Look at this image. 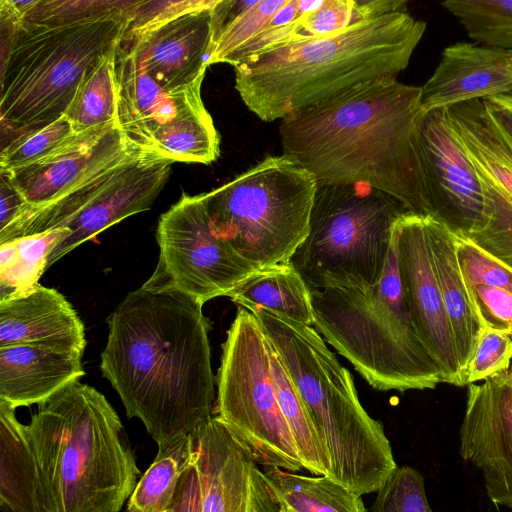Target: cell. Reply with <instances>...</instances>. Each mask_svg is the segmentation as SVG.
Masks as SVG:
<instances>
[{
	"label": "cell",
	"instance_id": "cell-34",
	"mask_svg": "<svg viewBox=\"0 0 512 512\" xmlns=\"http://www.w3.org/2000/svg\"><path fill=\"white\" fill-rule=\"evenodd\" d=\"M441 5L474 42L512 52V0H445Z\"/></svg>",
	"mask_w": 512,
	"mask_h": 512
},
{
	"label": "cell",
	"instance_id": "cell-2",
	"mask_svg": "<svg viewBox=\"0 0 512 512\" xmlns=\"http://www.w3.org/2000/svg\"><path fill=\"white\" fill-rule=\"evenodd\" d=\"M421 87L383 78L280 120L283 154L318 185L365 184L430 215L418 151Z\"/></svg>",
	"mask_w": 512,
	"mask_h": 512
},
{
	"label": "cell",
	"instance_id": "cell-21",
	"mask_svg": "<svg viewBox=\"0 0 512 512\" xmlns=\"http://www.w3.org/2000/svg\"><path fill=\"white\" fill-rule=\"evenodd\" d=\"M421 90L423 112L510 93L512 52L474 41L449 45Z\"/></svg>",
	"mask_w": 512,
	"mask_h": 512
},
{
	"label": "cell",
	"instance_id": "cell-38",
	"mask_svg": "<svg viewBox=\"0 0 512 512\" xmlns=\"http://www.w3.org/2000/svg\"><path fill=\"white\" fill-rule=\"evenodd\" d=\"M371 512H433L420 472L408 465L397 467L377 492Z\"/></svg>",
	"mask_w": 512,
	"mask_h": 512
},
{
	"label": "cell",
	"instance_id": "cell-16",
	"mask_svg": "<svg viewBox=\"0 0 512 512\" xmlns=\"http://www.w3.org/2000/svg\"><path fill=\"white\" fill-rule=\"evenodd\" d=\"M190 435L202 512H280L248 448L213 416Z\"/></svg>",
	"mask_w": 512,
	"mask_h": 512
},
{
	"label": "cell",
	"instance_id": "cell-31",
	"mask_svg": "<svg viewBox=\"0 0 512 512\" xmlns=\"http://www.w3.org/2000/svg\"><path fill=\"white\" fill-rule=\"evenodd\" d=\"M151 152L172 162L210 164L220 155V136L204 105L158 130Z\"/></svg>",
	"mask_w": 512,
	"mask_h": 512
},
{
	"label": "cell",
	"instance_id": "cell-28",
	"mask_svg": "<svg viewBox=\"0 0 512 512\" xmlns=\"http://www.w3.org/2000/svg\"><path fill=\"white\" fill-rule=\"evenodd\" d=\"M262 475L280 512H366L361 495L326 476L264 467Z\"/></svg>",
	"mask_w": 512,
	"mask_h": 512
},
{
	"label": "cell",
	"instance_id": "cell-36",
	"mask_svg": "<svg viewBox=\"0 0 512 512\" xmlns=\"http://www.w3.org/2000/svg\"><path fill=\"white\" fill-rule=\"evenodd\" d=\"M131 0H34L21 21L42 26H66L125 13Z\"/></svg>",
	"mask_w": 512,
	"mask_h": 512
},
{
	"label": "cell",
	"instance_id": "cell-40",
	"mask_svg": "<svg viewBox=\"0 0 512 512\" xmlns=\"http://www.w3.org/2000/svg\"><path fill=\"white\" fill-rule=\"evenodd\" d=\"M219 0L135 1L127 11L126 34L154 28L184 13L214 7Z\"/></svg>",
	"mask_w": 512,
	"mask_h": 512
},
{
	"label": "cell",
	"instance_id": "cell-39",
	"mask_svg": "<svg viewBox=\"0 0 512 512\" xmlns=\"http://www.w3.org/2000/svg\"><path fill=\"white\" fill-rule=\"evenodd\" d=\"M511 359L512 334L481 326L476 349L464 372V386L507 371Z\"/></svg>",
	"mask_w": 512,
	"mask_h": 512
},
{
	"label": "cell",
	"instance_id": "cell-14",
	"mask_svg": "<svg viewBox=\"0 0 512 512\" xmlns=\"http://www.w3.org/2000/svg\"><path fill=\"white\" fill-rule=\"evenodd\" d=\"M417 142L430 216L467 237L482 223L484 198L475 167L446 109L422 112Z\"/></svg>",
	"mask_w": 512,
	"mask_h": 512
},
{
	"label": "cell",
	"instance_id": "cell-8",
	"mask_svg": "<svg viewBox=\"0 0 512 512\" xmlns=\"http://www.w3.org/2000/svg\"><path fill=\"white\" fill-rule=\"evenodd\" d=\"M318 184L282 154L204 193L209 228L259 269L289 262L308 235Z\"/></svg>",
	"mask_w": 512,
	"mask_h": 512
},
{
	"label": "cell",
	"instance_id": "cell-11",
	"mask_svg": "<svg viewBox=\"0 0 512 512\" xmlns=\"http://www.w3.org/2000/svg\"><path fill=\"white\" fill-rule=\"evenodd\" d=\"M171 163L158 153L136 151L59 199L28 208L14 225V235L21 238L68 229V236L48 257V269L112 225L150 209L168 180Z\"/></svg>",
	"mask_w": 512,
	"mask_h": 512
},
{
	"label": "cell",
	"instance_id": "cell-9",
	"mask_svg": "<svg viewBox=\"0 0 512 512\" xmlns=\"http://www.w3.org/2000/svg\"><path fill=\"white\" fill-rule=\"evenodd\" d=\"M406 212L365 184L318 185L308 235L289 262L309 289L374 285L388 262L394 224Z\"/></svg>",
	"mask_w": 512,
	"mask_h": 512
},
{
	"label": "cell",
	"instance_id": "cell-15",
	"mask_svg": "<svg viewBox=\"0 0 512 512\" xmlns=\"http://www.w3.org/2000/svg\"><path fill=\"white\" fill-rule=\"evenodd\" d=\"M403 299L416 333L437 364L443 383L463 386L431 253L427 215L406 212L394 224Z\"/></svg>",
	"mask_w": 512,
	"mask_h": 512
},
{
	"label": "cell",
	"instance_id": "cell-41",
	"mask_svg": "<svg viewBox=\"0 0 512 512\" xmlns=\"http://www.w3.org/2000/svg\"><path fill=\"white\" fill-rule=\"evenodd\" d=\"M168 512H202L199 477L194 459L180 476Z\"/></svg>",
	"mask_w": 512,
	"mask_h": 512
},
{
	"label": "cell",
	"instance_id": "cell-4",
	"mask_svg": "<svg viewBox=\"0 0 512 512\" xmlns=\"http://www.w3.org/2000/svg\"><path fill=\"white\" fill-rule=\"evenodd\" d=\"M27 430L45 512H120L140 470L102 393L72 382L38 404Z\"/></svg>",
	"mask_w": 512,
	"mask_h": 512
},
{
	"label": "cell",
	"instance_id": "cell-19",
	"mask_svg": "<svg viewBox=\"0 0 512 512\" xmlns=\"http://www.w3.org/2000/svg\"><path fill=\"white\" fill-rule=\"evenodd\" d=\"M184 13L149 30L121 37L137 65L161 88L175 92L203 81L210 65L212 10Z\"/></svg>",
	"mask_w": 512,
	"mask_h": 512
},
{
	"label": "cell",
	"instance_id": "cell-12",
	"mask_svg": "<svg viewBox=\"0 0 512 512\" xmlns=\"http://www.w3.org/2000/svg\"><path fill=\"white\" fill-rule=\"evenodd\" d=\"M159 261L153 275L201 304L231 293L259 270L209 228L204 194H182L158 221Z\"/></svg>",
	"mask_w": 512,
	"mask_h": 512
},
{
	"label": "cell",
	"instance_id": "cell-37",
	"mask_svg": "<svg viewBox=\"0 0 512 512\" xmlns=\"http://www.w3.org/2000/svg\"><path fill=\"white\" fill-rule=\"evenodd\" d=\"M75 133L72 124L63 115L46 126L14 135L1 148V172L10 173L35 163L56 150Z\"/></svg>",
	"mask_w": 512,
	"mask_h": 512
},
{
	"label": "cell",
	"instance_id": "cell-29",
	"mask_svg": "<svg viewBox=\"0 0 512 512\" xmlns=\"http://www.w3.org/2000/svg\"><path fill=\"white\" fill-rule=\"evenodd\" d=\"M269 360L278 404L293 437L303 468L315 476L330 478L329 454L317 435L287 368L271 343Z\"/></svg>",
	"mask_w": 512,
	"mask_h": 512
},
{
	"label": "cell",
	"instance_id": "cell-27",
	"mask_svg": "<svg viewBox=\"0 0 512 512\" xmlns=\"http://www.w3.org/2000/svg\"><path fill=\"white\" fill-rule=\"evenodd\" d=\"M229 298L242 308H266L298 323L314 326L311 292L290 262L259 269Z\"/></svg>",
	"mask_w": 512,
	"mask_h": 512
},
{
	"label": "cell",
	"instance_id": "cell-42",
	"mask_svg": "<svg viewBox=\"0 0 512 512\" xmlns=\"http://www.w3.org/2000/svg\"><path fill=\"white\" fill-rule=\"evenodd\" d=\"M1 194V212H0V231L7 228L15 222L25 211L28 204L11 184L7 177L1 174L0 184Z\"/></svg>",
	"mask_w": 512,
	"mask_h": 512
},
{
	"label": "cell",
	"instance_id": "cell-13",
	"mask_svg": "<svg viewBox=\"0 0 512 512\" xmlns=\"http://www.w3.org/2000/svg\"><path fill=\"white\" fill-rule=\"evenodd\" d=\"M446 111L483 192L482 223L467 237L512 268V142L483 100L460 103Z\"/></svg>",
	"mask_w": 512,
	"mask_h": 512
},
{
	"label": "cell",
	"instance_id": "cell-24",
	"mask_svg": "<svg viewBox=\"0 0 512 512\" xmlns=\"http://www.w3.org/2000/svg\"><path fill=\"white\" fill-rule=\"evenodd\" d=\"M456 256L480 326L512 334V268L457 234Z\"/></svg>",
	"mask_w": 512,
	"mask_h": 512
},
{
	"label": "cell",
	"instance_id": "cell-33",
	"mask_svg": "<svg viewBox=\"0 0 512 512\" xmlns=\"http://www.w3.org/2000/svg\"><path fill=\"white\" fill-rule=\"evenodd\" d=\"M114 54L107 55L85 78L65 113L76 133L116 122Z\"/></svg>",
	"mask_w": 512,
	"mask_h": 512
},
{
	"label": "cell",
	"instance_id": "cell-23",
	"mask_svg": "<svg viewBox=\"0 0 512 512\" xmlns=\"http://www.w3.org/2000/svg\"><path fill=\"white\" fill-rule=\"evenodd\" d=\"M85 374L82 356L32 345L0 347V400L40 404Z\"/></svg>",
	"mask_w": 512,
	"mask_h": 512
},
{
	"label": "cell",
	"instance_id": "cell-25",
	"mask_svg": "<svg viewBox=\"0 0 512 512\" xmlns=\"http://www.w3.org/2000/svg\"><path fill=\"white\" fill-rule=\"evenodd\" d=\"M427 226L434 269L463 381L464 372L476 349L481 326L460 274L456 234L430 215H427Z\"/></svg>",
	"mask_w": 512,
	"mask_h": 512
},
{
	"label": "cell",
	"instance_id": "cell-10",
	"mask_svg": "<svg viewBox=\"0 0 512 512\" xmlns=\"http://www.w3.org/2000/svg\"><path fill=\"white\" fill-rule=\"evenodd\" d=\"M269 347L256 316L239 307L222 344L213 413L258 465L299 472L304 468L278 404Z\"/></svg>",
	"mask_w": 512,
	"mask_h": 512
},
{
	"label": "cell",
	"instance_id": "cell-32",
	"mask_svg": "<svg viewBox=\"0 0 512 512\" xmlns=\"http://www.w3.org/2000/svg\"><path fill=\"white\" fill-rule=\"evenodd\" d=\"M69 233L60 228L1 243L0 297L39 284L52 250Z\"/></svg>",
	"mask_w": 512,
	"mask_h": 512
},
{
	"label": "cell",
	"instance_id": "cell-20",
	"mask_svg": "<svg viewBox=\"0 0 512 512\" xmlns=\"http://www.w3.org/2000/svg\"><path fill=\"white\" fill-rule=\"evenodd\" d=\"M114 82L116 124L126 141L143 152H151L152 138L158 130L204 105L201 97L203 81L167 92L139 68L121 41L114 54Z\"/></svg>",
	"mask_w": 512,
	"mask_h": 512
},
{
	"label": "cell",
	"instance_id": "cell-1",
	"mask_svg": "<svg viewBox=\"0 0 512 512\" xmlns=\"http://www.w3.org/2000/svg\"><path fill=\"white\" fill-rule=\"evenodd\" d=\"M203 304L152 275L107 318L100 369L129 418L157 445L191 434L213 416L210 320Z\"/></svg>",
	"mask_w": 512,
	"mask_h": 512
},
{
	"label": "cell",
	"instance_id": "cell-18",
	"mask_svg": "<svg viewBox=\"0 0 512 512\" xmlns=\"http://www.w3.org/2000/svg\"><path fill=\"white\" fill-rule=\"evenodd\" d=\"M136 151L116 122L75 133L35 163L1 172L30 207L53 202Z\"/></svg>",
	"mask_w": 512,
	"mask_h": 512
},
{
	"label": "cell",
	"instance_id": "cell-35",
	"mask_svg": "<svg viewBox=\"0 0 512 512\" xmlns=\"http://www.w3.org/2000/svg\"><path fill=\"white\" fill-rule=\"evenodd\" d=\"M286 1H249L235 17L213 34L210 65L226 63L233 53L271 24Z\"/></svg>",
	"mask_w": 512,
	"mask_h": 512
},
{
	"label": "cell",
	"instance_id": "cell-43",
	"mask_svg": "<svg viewBox=\"0 0 512 512\" xmlns=\"http://www.w3.org/2000/svg\"><path fill=\"white\" fill-rule=\"evenodd\" d=\"M489 113L512 142V92L483 100Z\"/></svg>",
	"mask_w": 512,
	"mask_h": 512
},
{
	"label": "cell",
	"instance_id": "cell-7",
	"mask_svg": "<svg viewBox=\"0 0 512 512\" xmlns=\"http://www.w3.org/2000/svg\"><path fill=\"white\" fill-rule=\"evenodd\" d=\"M127 11L66 26L20 21L1 62L2 130L16 135L65 115L85 78L115 51Z\"/></svg>",
	"mask_w": 512,
	"mask_h": 512
},
{
	"label": "cell",
	"instance_id": "cell-3",
	"mask_svg": "<svg viewBox=\"0 0 512 512\" xmlns=\"http://www.w3.org/2000/svg\"><path fill=\"white\" fill-rule=\"evenodd\" d=\"M426 27L407 10L396 11L294 42L235 65V89L260 120H281L360 84L397 78Z\"/></svg>",
	"mask_w": 512,
	"mask_h": 512
},
{
	"label": "cell",
	"instance_id": "cell-26",
	"mask_svg": "<svg viewBox=\"0 0 512 512\" xmlns=\"http://www.w3.org/2000/svg\"><path fill=\"white\" fill-rule=\"evenodd\" d=\"M0 512H45L43 490L27 425L0 400Z\"/></svg>",
	"mask_w": 512,
	"mask_h": 512
},
{
	"label": "cell",
	"instance_id": "cell-6",
	"mask_svg": "<svg viewBox=\"0 0 512 512\" xmlns=\"http://www.w3.org/2000/svg\"><path fill=\"white\" fill-rule=\"evenodd\" d=\"M310 292L317 331L371 387L405 392L443 383L403 299L394 231L385 271L376 284H341Z\"/></svg>",
	"mask_w": 512,
	"mask_h": 512
},
{
	"label": "cell",
	"instance_id": "cell-5",
	"mask_svg": "<svg viewBox=\"0 0 512 512\" xmlns=\"http://www.w3.org/2000/svg\"><path fill=\"white\" fill-rule=\"evenodd\" d=\"M287 368L326 448L330 478L358 495L378 492L398 467L381 422L360 403L349 370L307 326L266 308H247Z\"/></svg>",
	"mask_w": 512,
	"mask_h": 512
},
{
	"label": "cell",
	"instance_id": "cell-17",
	"mask_svg": "<svg viewBox=\"0 0 512 512\" xmlns=\"http://www.w3.org/2000/svg\"><path fill=\"white\" fill-rule=\"evenodd\" d=\"M460 455L478 468L490 500L512 509V366L467 385Z\"/></svg>",
	"mask_w": 512,
	"mask_h": 512
},
{
	"label": "cell",
	"instance_id": "cell-22",
	"mask_svg": "<svg viewBox=\"0 0 512 512\" xmlns=\"http://www.w3.org/2000/svg\"><path fill=\"white\" fill-rule=\"evenodd\" d=\"M17 344L83 356L84 325L61 293L37 284L0 297V347Z\"/></svg>",
	"mask_w": 512,
	"mask_h": 512
},
{
	"label": "cell",
	"instance_id": "cell-30",
	"mask_svg": "<svg viewBox=\"0 0 512 512\" xmlns=\"http://www.w3.org/2000/svg\"><path fill=\"white\" fill-rule=\"evenodd\" d=\"M193 462L190 435L158 446V453L128 499L127 512H168L177 484Z\"/></svg>",
	"mask_w": 512,
	"mask_h": 512
}]
</instances>
